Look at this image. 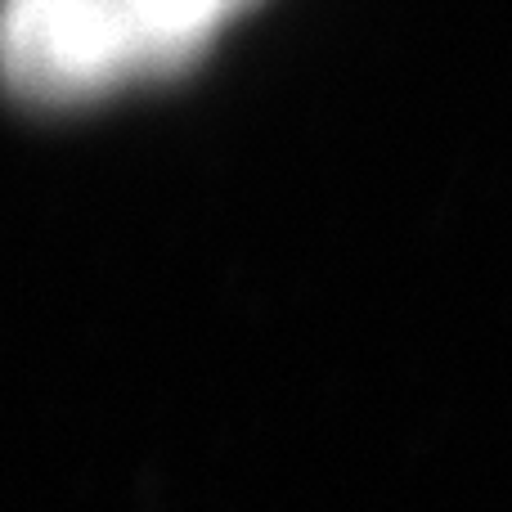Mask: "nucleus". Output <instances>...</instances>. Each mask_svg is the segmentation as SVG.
<instances>
[{"mask_svg": "<svg viewBox=\"0 0 512 512\" xmlns=\"http://www.w3.org/2000/svg\"><path fill=\"white\" fill-rule=\"evenodd\" d=\"M144 14V23L180 54V59H194L203 54V45L212 41V32L225 23L230 14L248 9L252 0H131Z\"/></svg>", "mask_w": 512, "mask_h": 512, "instance_id": "obj_2", "label": "nucleus"}, {"mask_svg": "<svg viewBox=\"0 0 512 512\" xmlns=\"http://www.w3.org/2000/svg\"><path fill=\"white\" fill-rule=\"evenodd\" d=\"M180 63L131 0H5V77L32 104H77Z\"/></svg>", "mask_w": 512, "mask_h": 512, "instance_id": "obj_1", "label": "nucleus"}]
</instances>
